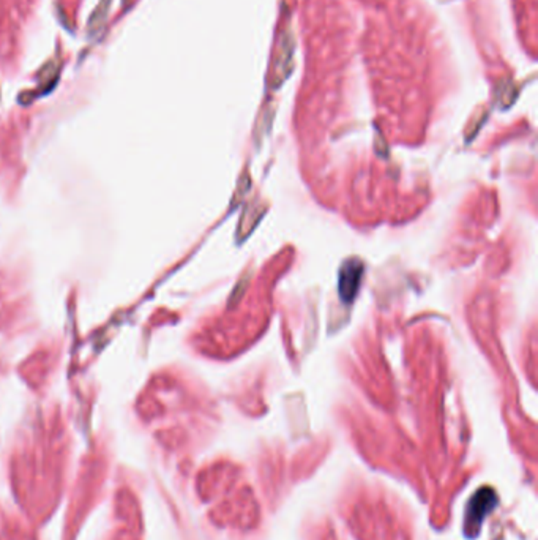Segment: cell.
Masks as SVG:
<instances>
[{
  "label": "cell",
  "mask_w": 538,
  "mask_h": 540,
  "mask_svg": "<svg viewBox=\"0 0 538 540\" xmlns=\"http://www.w3.org/2000/svg\"><path fill=\"white\" fill-rule=\"evenodd\" d=\"M360 277V266L357 264L355 269H352V264H349V269H344L341 277V294L344 299L352 297L357 289V281Z\"/></svg>",
  "instance_id": "cell-1"
},
{
  "label": "cell",
  "mask_w": 538,
  "mask_h": 540,
  "mask_svg": "<svg viewBox=\"0 0 538 540\" xmlns=\"http://www.w3.org/2000/svg\"><path fill=\"white\" fill-rule=\"evenodd\" d=\"M112 0H101L100 5H98L95 13L92 14V18L89 21V34L95 35L101 30V27L104 26V21L108 18L109 8H111Z\"/></svg>",
  "instance_id": "cell-2"
}]
</instances>
